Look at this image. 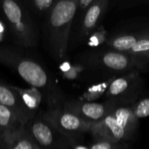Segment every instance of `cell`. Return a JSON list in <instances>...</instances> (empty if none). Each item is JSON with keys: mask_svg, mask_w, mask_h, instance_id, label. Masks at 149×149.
Here are the masks:
<instances>
[{"mask_svg": "<svg viewBox=\"0 0 149 149\" xmlns=\"http://www.w3.org/2000/svg\"><path fill=\"white\" fill-rule=\"evenodd\" d=\"M132 108L138 120L149 117V97L137 99L132 104Z\"/></svg>", "mask_w": 149, "mask_h": 149, "instance_id": "603a6c76", "label": "cell"}, {"mask_svg": "<svg viewBox=\"0 0 149 149\" xmlns=\"http://www.w3.org/2000/svg\"><path fill=\"white\" fill-rule=\"evenodd\" d=\"M60 69L64 73L65 78L68 79H77L80 78V75L86 69V65L79 63L75 65H71L69 62H65L61 66Z\"/></svg>", "mask_w": 149, "mask_h": 149, "instance_id": "44dd1931", "label": "cell"}, {"mask_svg": "<svg viewBox=\"0 0 149 149\" xmlns=\"http://www.w3.org/2000/svg\"><path fill=\"white\" fill-rule=\"evenodd\" d=\"M142 87V79L140 71L133 70L127 73L113 77L107 92L106 100L116 103H134Z\"/></svg>", "mask_w": 149, "mask_h": 149, "instance_id": "8992f818", "label": "cell"}, {"mask_svg": "<svg viewBox=\"0 0 149 149\" xmlns=\"http://www.w3.org/2000/svg\"><path fill=\"white\" fill-rule=\"evenodd\" d=\"M129 143L113 142L104 139H93L89 149H129Z\"/></svg>", "mask_w": 149, "mask_h": 149, "instance_id": "7402d4cb", "label": "cell"}, {"mask_svg": "<svg viewBox=\"0 0 149 149\" xmlns=\"http://www.w3.org/2000/svg\"><path fill=\"white\" fill-rule=\"evenodd\" d=\"M135 69L145 70L149 65V29L142 31L141 35L129 52Z\"/></svg>", "mask_w": 149, "mask_h": 149, "instance_id": "5bb4252c", "label": "cell"}, {"mask_svg": "<svg viewBox=\"0 0 149 149\" xmlns=\"http://www.w3.org/2000/svg\"><path fill=\"white\" fill-rule=\"evenodd\" d=\"M25 131L40 149H71L76 142L57 129L42 113L25 124Z\"/></svg>", "mask_w": 149, "mask_h": 149, "instance_id": "277c9868", "label": "cell"}, {"mask_svg": "<svg viewBox=\"0 0 149 149\" xmlns=\"http://www.w3.org/2000/svg\"><path fill=\"white\" fill-rule=\"evenodd\" d=\"M132 104L133 103H116L112 110V113L114 116L117 124L133 140L138 127L139 120L134 113Z\"/></svg>", "mask_w": 149, "mask_h": 149, "instance_id": "7c38bea8", "label": "cell"}, {"mask_svg": "<svg viewBox=\"0 0 149 149\" xmlns=\"http://www.w3.org/2000/svg\"><path fill=\"white\" fill-rule=\"evenodd\" d=\"M42 115L61 133L76 141L83 134L90 133L93 125L64 108L62 104L50 107Z\"/></svg>", "mask_w": 149, "mask_h": 149, "instance_id": "5b68a950", "label": "cell"}, {"mask_svg": "<svg viewBox=\"0 0 149 149\" xmlns=\"http://www.w3.org/2000/svg\"><path fill=\"white\" fill-rule=\"evenodd\" d=\"M109 3V0H95L93 4L83 15H75L73 24L77 23L78 30L75 35L77 41L86 40V38L100 25V21L105 16Z\"/></svg>", "mask_w": 149, "mask_h": 149, "instance_id": "9c48e42d", "label": "cell"}, {"mask_svg": "<svg viewBox=\"0 0 149 149\" xmlns=\"http://www.w3.org/2000/svg\"><path fill=\"white\" fill-rule=\"evenodd\" d=\"M107 72L127 73L136 70L129 53L107 49L92 52L86 57V64Z\"/></svg>", "mask_w": 149, "mask_h": 149, "instance_id": "52a82bcc", "label": "cell"}, {"mask_svg": "<svg viewBox=\"0 0 149 149\" xmlns=\"http://www.w3.org/2000/svg\"><path fill=\"white\" fill-rule=\"evenodd\" d=\"M2 12L14 45L23 49H31L39 40L38 23L34 19L24 1H0Z\"/></svg>", "mask_w": 149, "mask_h": 149, "instance_id": "3957f363", "label": "cell"}, {"mask_svg": "<svg viewBox=\"0 0 149 149\" xmlns=\"http://www.w3.org/2000/svg\"><path fill=\"white\" fill-rule=\"evenodd\" d=\"M25 128V123L11 110L0 105V139Z\"/></svg>", "mask_w": 149, "mask_h": 149, "instance_id": "4fadbf2b", "label": "cell"}, {"mask_svg": "<svg viewBox=\"0 0 149 149\" xmlns=\"http://www.w3.org/2000/svg\"><path fill=\"white\" fill-rule=\"evenodd\" d=\"M15 88L19 93L25 106L33 113H38L37 109L38 108L39 105L44 100L43 94L38 90L32 87H31L30 89H23L15 86Z\"/></svg>", "mask_w": 149, "mask_h": 149, "instance_id": "d6986e66", "label": "cell"}, {"mask_svg": "<svg viewBox=\"0 0 149 149\" xmlns=\"http://www.w3.org/2000/svg\"><path fill=\"white\" fill-rule=\"evenodd\" d=\"M24 2L37 23H42L46 14L55 4L56 0H25Z\"/></svg>", "mask_w": 149, "mask_h": 149, "instance_id": "e0dca14e", "label": "cell"}, {"mask_svg": "<svg viewBox=\"0 0 149 149\" xmlns=\"http://www.w3.org/2000/svg\"><path fill=\"white\" fill-rule=\"evenodd\" d=\"M90 134L93 139H104L113 142L129 143L132 139L117 124L112 112L100 122L92 125Z\"/></svg>", "mask_w": 149, "mask_h": 149, "instance_id": "30bf717a", "label": "cell"}, {"mask_svg": "<svg viewBox=\"0 0 149 149\" xmlns=\"http://www.w3.org/2000/svg\"><path fill=\"white\" fill-rule=\"evenodd\" d=\"M95 2V0H78V8L76 16L83 15Z\"/></svg>", "mask_w": 149, "mask_h": 149, "instance_id": "d4e9b609", "label": "cell"}, {"mask_svg": "<svg viewBox=\"0 0 149 149\" xmlns=\"http://www.w3.org/2000/svg\"><path fill=\"white\" fill-rule=\"evenodd\" d=\"M109 37H110L109 33L104 28V26L100 25L86 38V43L89 47L97 49L101 45H103L104 44H107Z\"/></svg>", "mask_w": 149, "mask_h": 149, "instance_id": "ffe728a7", "label": "cell"}, {"mask_svg": "<svg viewBox=\"0 0 149 149\" xmlns=\"http://www.w3.org/2000/svg\"><path fill=\"white\" fill-rule=\"evenodd\" d=\"M119 7L120 9L137 7L143 4H149V0H133V1H120L119 2Z\"/></svg>", "mask_w": 149, "mask_h": 149, "instance_id": "484cf974", "label": "cell"}, {"mask_svg": "<svg viewBox=\"0 0 149 149\" xmlns=\"http://www.w3.org/2000/svg\"><path fill=\"white\" fill-rule=\"evenodd\" d=\"M71 149H89V147H87L84 144H81L79 141H76Z\"/></svg>", "mask_w": 149, "mask_h": 149, "instance_id": "4316f807", "label": "cell"}, {"mask_svg": "<svg viewBox=\"0 0 149 149\" xmlns=\"http://www.w3.org/2000/svg\"><path fill=\"white\" fill-rule=\"evenodd\" d=\"M0 105L14 112L25 124L38 114L25 106L15 86L2 80H0Z\"/></svg>", "mask_w": 149, "mask_h": 149, "instance_id": "8fae6325", "label": "cell"}, {"mask_svg": "<svg viewBox=\"0 0 149 149\" xmlns=\"http://www.w3.org/2000/svg\"><path fill=\"white\" fill-rule=\"evenodd\" d=\"M0 149H39L26 133L25 128L17 134L0 139Z\"/></svg>", "mask_w": 149, "mask_h": 149, "instance_id": "2e32d148", "label": "cell"}, {"mask_svg": "<svg viewBox=\"0 0 149 149\" xmlns=\"http://www.w3.org/2000/svg\"><path fill=\"white\" fill-rule=\"evenodd\" d=\"M116 102L106 100L105 102H85L81 100H67L62 103V107L68 111L75 113L83 120L94 124L102 120L108 115Z\"/></svg>", "mask_w": 149, "mask_h": 149, "instance_id": "ba28073f", "label": "cell"}, {"mask_svg": "<svg viewBox=\"0 0 149 149\" xmlns=\"http://www.w3.org/2000/svg\"><path fill=\"white\" fill-rule=\"evenodd\" d=\"M77 8L78 0L56 1L41 23L43 45L56 60L66 56Z\"/></svg>", "mask_w": 149, "mask_h": 149, "instance_id": "7a4b0ae2", "label": "cell"}, {"mask_svg": "<svg viewBox=\"0 0 149 149\" xmlns=\"http://www.w3.org/2000/svg\"><path fill=\"white\" fill-rule=\"evenodd\" d=\"M141 32L142 31L121 32L119 34H114L109 37L106 45L111 50L129 53L140 38Z\"/></svg>", "mask_w": 149, "mask_h": 149, "instance_id": "9a60e30c", "label": "cell"}, {"mask_svg": "<svg viewBox=\"0 0 149 149\" xmlns=\"http://www.w3.org/2000/svg\"><path fill=\"white\" fill-rule=\"evenodd\" d=\"M114 76L109 78L107 80L93 84L92 86H90L81 95L80 99L79 100L81 101H85V102H94V100H97L100 98H102L103 96L105 97L107 89L109 87V85L111 83V81L113 80Z\"/></svg>", "mask_w": 149, "mask_h": 149, "instance_id": "ac0fdd59", "label": "cell"}, {"mask_svg": "<svg viewBox=\"0 0 149 149\" xmlns=\"http://www.w3.org/2000/svg\"><path fill=\"white\" fill-rule=\"evenodd\" d=\"M39 149H40V148H39Z\"/></svg>", "mask_w": 149, "mask_h": 149, "instance_id": "83f0119b", "label": "cell"}, {"mask_svg": "<svg viewBox=\"0 0 149 149\" xmlns=\"http://www.w3.org/2000/svg\"><path fill=\"white\" fill-rule=\"evenodd\" d=\"M0 65L10 68L32 88L38 90L50 107L64 102L62 92L48 71L27 54L25 49L14 45L0 46Z\"/></svg>", "mask_w": 149, "mask_h": 149, "instance_id": "6da1fadb", "label": "cell"}, {"mask_svg": "<svg viewBox=\"0 0 149 149\" xmlns=\"http://www.w3.org/2000/svg\"><path fill=\"white\" fill-rule=\"evenodd\" d=\"M13 45L6 21L0 11V46Z\"/></svg>", "mask_w": 149, "mask_h": 149, "instance_id": "cb8c5ba5", "label": "cell"}]
</instances>
